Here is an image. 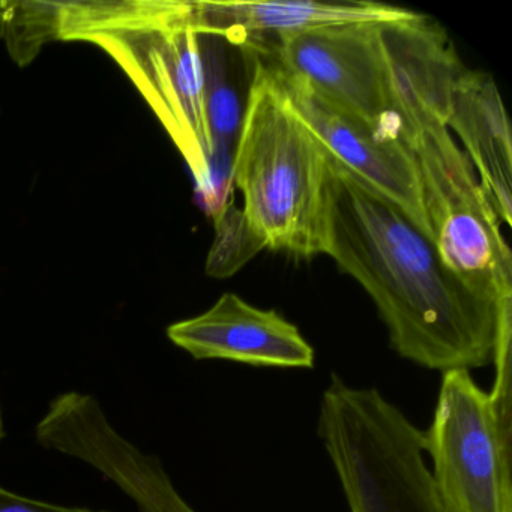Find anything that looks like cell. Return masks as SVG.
I'll return each mask as SVG.
<instances>
[{
  "mask_svg": "<svg viewBox=\"0 0 512 512\" xmlns=\"http://www.w3.org/2000/svg\"><path fill=\"white\" fill-rule=\"evenodd\" d=\"M446 125L461 140L497 220L511 227V128L490 74L461 67L452 83Z\"/></svg>",
  "mask_w": 512,
  "mask_h": 512,
  "instance_id": "obj_10",
  "label": "cell"
},
{
  "mask_svg": "<svg viewBox=\"0 0 512 512\" xmlns=\"http://www.w3.org/2000/svg\"><path fill=\"white\" fill-rule=\"evenodd\" d=\"M140 512H197L179 494L169 476L152 479L137 497Z\"/></svg>",
  "mask_w": 512,
  "mask_h": 512,
  "instance_id": "obj_15",
  "label": "cell"
},
{
  "mask_svg": "<svg viewBox=\"0 0 512 512\" xmlns=\"http://www.w3.org/2000/svg\"><path fill=\"white\" fill-rule=\"evenodd\" d=\"M206 115L215 145L232 146L235 131L241 128L238 101L221 77L206 71Z\"/></svg>",
  "mask_w": 512,
  "mask_h": 512,
  "instance_id": "obj_14",
  "label": "cell"
},
{
  "mask_svg": "<svg viewBox=\"0 0 512 512\" xmlns=\"http://www.w3.org/2000/svg\"><path fill=\"white\" fill-rule=\"evenodd\" d=\"M58 40L94 44L130 77L184 157L209 217L232 203L230 146L215 145L206 115L194 2H56Z\"/></svg>",
  "mask_w": 512,
  "mask_h": 512,
  "instance_id": "obj_3",
  "label": "cell"
},
{
  "mask_svg": "<svg viewBox=\"0 0 512 512\" xmlns=\"http://www.w3.org/2000/svg\"><path fill=\"white\" fill-rule=\"evenodd\" d=\"M166 334L197 361L220 359L251 367L301 370H310L316 361L314 347L298 326L235 293H224L199 316L172 323Z\"/></svg>",
  "mask_w": 512,
  "mask_h": 512,
  "instance_id": "obj_9",
  "label": "cell"
},
{
  "mask_svg": "<svg viewBox=\"0 0 512 512\" xmlns=\"http://www.w3.org/2000/svg\"><path fill=\"white\" fill-rule=\"evenodd\" d=\"M397 137L412 154L440 259L470 286L499 301L512 296V254L478 176L448 121L461 70L454 44L424 14L383 23Z\"/></svg>",
  "mask_w": 512,
  "mask_h": 512,
  "instance_id": "obj_2",
  "label": "cell"
},
{
  "mask_svg": "<svg viewBox=\"0 0 512 512\" xmlns=\"http://www.w3.org/2000/svg\"><path fill=\"white\" fill-rule=\"evenodd\" d=\"M317 434L350 512H449L424 460L422 430L379 389L332 374Z\"/></svg>",
  "mask_w": 512,
  "mask_h": 512,
  "instance_id": "obj_5",
  "label": "cell"
},
{
  "mask_svg": "<svg viewBox=\"0 0 512 512\" xmlns=\"http://www.w3.org/2000/svg\"><path fill=\"white\" fill-rule=\"evenodd\" d=\"M331 161L290 109L274 68L257 59L232 157V184L266 248L296 259L322 256Z\"/></svg>",
  "mask_w": 512,
  "mask_h": 512,
  "instance_id": "obj_4",
  "label": "cell"
},
{
  "mask_svg": "<svg viewBox=\"0 0 512 512\" xmlns=\"http://www.w3.org/2000/svg\"><path fill=\"white\" fill-rule=\"evenodd\" d=\"M8 50L17 64H31L44 44L55 41L56 2H4Z\"/></svg>",
  "mask_w": 512,
  "mask_h": 512,
  "instance_id": "obj_13",
  "label": "cell"
},
{
  "mask_svg": "<svg viewBox=\"0 0 512 512\" xmlns=\"http://www.w3.org/2000/svg\"><path fill=\"white\" fill-rule=\"evenodd\" d=\"M0 512H110L97 511L85 506L59 505V503L46 502V500L32 499L14 493L0 485Z\"/></svg>",
  "mask_w": 512,
  "mask_h": 512,
  "instance_id": "obj_16",
  "label": "cell"
},
{
  "mask_svg": "<svg viewBox=\"0 0 512 512\" xmlns=\"http://www.w3.org/2000/svg\"><path fill=\"white\" fill-rule=\"evenodd\" d=\"M271 67L290 109L332 158L394 203L433 241L418 169L400 139L380 133L364 119L323 97L304 80L278 70L272 62Z\"/></svg>",
  "mask_w": 512,
  "mask_h": 512,
  "instance_id": "obj_8",
  "label": "cell"
},
{
  "mask_svg": "<svg viewBox=\"0 0 512 512\" xmlns=\"http://www.w3.org/2000/svg\"><path fill=\"white\" fill-rule=\"evenodd\" d=\"M5 34V4L0 2V38Z\"/></svg>",
  "mask_w": 512,
  "mask_h": 512,
  "instance_id": "obj_18",
  "label": "cell"
},
{
  "mask_svg": "<svg viewBox=\"0 0 512 512\" xmlns=\"http://www.w3.org/2000/svg\"><path fill=\"white\" fill-rule=\"evenodd\" d=\"M323 254L370 295L401 358L442 373L493 362L500 299L451 271L406 214L334 158Z\"/></svg>",
  "mask_w": 512,
  "mask_h": 512,
  "instance_id": "obj_1",
  "label": "cell"
},
{
  "mask_svg": "<svg viewBox=\"0 0 512 512\" xmlns=\"http://www.w3.org/2000/svg\"><path fill=\"white\" fill-rule=\"evenodd\" d=\"M275 62L386 136L397 137L383 23H350L275 35Z\"/></svg>",
  "mask_w": 512,
  "mask_h": 512,
  "instance_id": "obj_7",
  "label": "cell"
},
{
  "mask_svg": "<svg viewBox=\"0 0 512 512\" xmlns=\"http://www.w3.org/2000/svg\"><path fill=\"white\" fill-rule=\"evenodd\" d=\"M212 220L215 236L206 259V274L223 280L244 268L266 247L251 229L242 209L236 208L233 203L224 206Z\"/></svg>",
  "mask_w": 512,
  "mask_h": 512,
  "instance_id": "obj_12",
  "label": "cell"
},
{
  "mask_svg": "<svg viewBox=\"0 0 512 512\" xmlns=\"http://www.w3.org/2000/svg\"><path fill=\"white\" fill-rule=\"evenodd\" d=\"M200 35L250 46L260 37L350 23H394L415 11L376 2H194Z\"/></svg>",
  "mask_w": 512,
  "mask_h": 512,
  "instance_id": "obj_11",
  "label": "cell"
},
{
  "mask_svg": "<svg viewBox=\"0 0 512 512\" xmlns=\"http://www.w3.org/2000/svg\"><path fill=\"white\" fill-rule=\"evenodd\" d=\"M511 439V422L470 371L442 374L422 448L449 512H512Z\"/></svg>",
  "mask_w": 512,
  "mask_h": 512,
  "instance_id": "obj_6",
  "label": "cell"
},
{
  "mask_svg": "<svg viewBox=\"0 0 512 512\" xmlns=\"http://www.w3.org/2000/svg\"><path fill=\"white\" fill-rule=\"evenodd\" d=\"M5 436H7V430H5L4 406L0 398V443L4 442Z\"/></svg>",
  "mask_w": 512,
  "mask_h": 512,
  "instance_id": "obj_17",
  "label": "cell"
}]
</instances>
